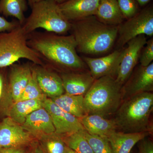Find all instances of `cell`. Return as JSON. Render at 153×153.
I'll list each match as a JSON object with an SVG mask.
<instances>
[{
    "label": "cell",
    "mask_w": 153,
    "mask_h": 153,
    "mask_svg": "<svg viewBox=\"0 0 153 153\" xmlns=\"http://www.w3.org/2000/svg\"><path fill=\"white\" fill-rule=\"evenodd\" d=\"M32 65L28 62L23 64H15L10 67L8 80L10 92L15 102L22 95L32 75Z\"/></svg>",
    "instance_id": "obj_17"
},
{
    "label": "cell",
    "mask_w": 153,
    "mask_h": 153,
    "mask_svg": "<svg viewBox=\"0 0 153 153\" xmlns=\"http://www.w3.org/2000/svg\"><path fill=\"white\" fill-rule=\"evenodd\" d=\"M81 132L90 145L94 153H113L112 149L106 137L91 134L85 130Z\"/></svg>",
    "instance_id": "obj_27"
},
{
    "label": "cell",
    "mask_w": 153,
    "mask_h": 153,
    "mask_svg": "<svg viewBox=\"0 0 153 153\" xmlns=\"http://www.w3.org/2000/svg\"><path fill=\"white\" fill-rule=\"evenodd\" d=\"M140 65L147 66L152 63L153 60V38L147 41L142 49L139 58Z\"/></svg>",
    "instance_id": "obj_30"
},
{
    "label": "cell",
    "mask_w": 153,
    "mask_h": 153,
    "mask_svg": "<svg viewBox=\"0 0 153 153\" xmlns=\"http://www.w3.org/2000/svg\"><path fill=\"white\" fill-rule=\"evenodd\" d=\"M0 153H25L23 148H1Z\"/></svg>",
    "instance_id": "obj_33"
},
{
    "label": "cell",
    "mask_w": 153,
    "mask_h": 153,
    "mask_svg": "<svg viewBox=\"0 0 153 153\" xmlns=\"http://www.w3.org/2000/svg\"><path fill=\"white\" fill-rule=\"evenodd\" d=\"M27 40L21 24L10 32L0 33V68H7L21 59L44 65L39 55L28 46Z\"/></svg>",
    "instance_id": "obj_6"
},
{
    "label": "cell",
    "mask_w": 153,
    "mask_h": 153,
    "mask_svg": "<svg viewBox=\"0 0 153 153\" xmlns=\"http://www.w3.org/2000/svg\"><path fill=\"white\" fill-rule=\"evenodd\" d=\"M130 153H131L130 152Z\"/></svg>",
    "instance_id": "obj_39"
},
{
    "label": "cell",
    "mask_w": 153,
    "mask_h": 153,
    "mask_svg": "<svg viewBox=\"0 0 153 153\" xmlns=\"http://www.w3.org/2000/svg\"><path fill=\"white\" fill-rule=\"evenodd\" d=\"M20 24L17 20L10 22L4 16H0V33L8 32L13 30Z\"/></svg>",
    "instance_id": "obj_31"
},
{
    "label": "cell",
    "mask_w": 153,
    "mask_h": 153,
    "mask_svg": "<svg viewBox=\"0 0 153 153\" xmlns=\"http://www.w3.org/2000/svg\"><path fill=\"white\" fill-rule=\"evenodd\" d=\"M22 126L25 131L39 140L46 136L55 133L52 118L47 110L43 107L28 115Z\"/></svg>",
    "instance_id": "obj_13"
},
{
    "label": "cell",
    "mask_w": 153,
    "mask_h": 153,
    "mask_svg": "<svg viewBox=\"0 0 153 153\" xmlns=\"http://www.w3.org/2000/svg\"><path fill=\"white\" fill-rule=\"evenodd\" d=\"M153 35V7H145L119 26L117 45L119 49L140 35Z\"/></svg>",
    "instance_id": "obj_7"
},
{
    "label": "cell",
    "mask_w": 153,
    "mask_h": 153,
    "mask_svg": "<svg viewBox=\"0 0 153 153\" xmlns=\"http://www.w3.org/2000/svg\"><path fill=\"white\" fill-rule=\"evenodd\" d=\"M140 7H143L148 4L151 0H136Z\"/></svg>",
    "instance_id": "obj_34"
},
{
    "label": "cell",
    "mask_w": 153,
    "mask_h": 153,
    "mask_svg": "<svg viewBox=\"0 0 153 153\" xmlns=\"http://www.w3.org/2000/svg\"><path fill=\"white\" fill-rule=\"evenodd\" d=\"M32 136L9 117L0 123V149L23 148L32 142Z\"/></svg>",
    "instance_id": "obj_11"
},
{
    "label": "cell",
    "mask_w": 153,
    "mask_h": 153,
    "mask_svg": "<svg viewBox=\"0 0 153 153\" xmlns=\"http://www.w3.org/2000/svg\"><path fill=\"white\" fill-rule=\"evenodd\" d=\"M5 68H0V114L3 112L7 113L8 95H11L8 77L5 73Z\"/></svg>",
    "instance_id": "obj_28"
},
{
    "label": "cell",
    "mask_w": 153,
    "mask_h": 153,
    "mask_svg": "<svg viewBox=\"0 0 153 153\" xmlns=\"http://www.w3.org/2000/svg\"><path fill=\"white\" fill-rule=\"evenodd\" d=\"M60 76L64 91L71 95H85L95 80L90 71L64 72Z\"/></svg>",
    "instance_id": "obj_16"
},
{
    "label": "cell",
    "mask_w": 153,
    "mask_h": 153,
    "mask_svg": "<svg viewBox=\"0 0 153 153\" xmlns=\"http://www.w3.org/2000/svg\"><path fill=\"white\" fill-rule=\"evenodd\" d=\"M153 63L147 66L140 65L122 87V101L146 92H153Z\"/></svg>",
    "instance_id": "obj_9"
},
{
    "label": "cell",
    "mask_w": 153,
    "mask_h": 153,
    "mask_svg": "<svg viewBox=\"0 0 153 153\" xmlns=\"http://www.w3.org/2000/svg\"><path fill=\"white\" fill-rule=\"evenodd\" d=\"M117 1L124 19H130L140 11L136 0H117Z\"/></svg>",
    "instance_id": "obj_29"
},
{
    "label": "cell",
    "mask_w": 153,
    "mask_h": 153,
    "mask_svg": "<svg viewBox=\"0 0 153 153\" xmlns=\"http://www.w3.org/2000/svg\"><path fill=\"white\" fill-rule=\"evenodd\" d=\"M122 87L113 76H105L95 79L84 96L86 114L106 117L114 114L122 102Z\"/></svg>",
    "instance_id": "obj_4"
},
{
    "label": "cell",
    "mask_w": 153,
    "mask_h": 153,
    "mask_svg": "<svg viewBox=\"0 0 153 153\" xmlns=\"http://www.w3.org/2000/svg\"><path fill=\"white\" fill-rule=\"evenodd\" d=\"M52 100L61 109L78 119L86 115L83 95H71L66 93Z\"/></svg>",
    "instance_id": "obj_21"
},
{
    "label": "cell",
    "mask_w": 153,
    "mask_h": 153,
    "mask_svg": "<svg viewBox=\"0 0 153 153\" xmlns=\"http://www.w3.org/2000/svg\"><path fill=\"white\" fill-rule=\"evenodd\" d=\"M27 45L44 63L66 71H83L85 64L77 54L72 34L60 35L51 32L34 31L27 35Z\"/></svg>",
    "instance_id": "obj_1"
},
{
    "label": "cell",
    "mask_w": 153,
    "mask_h": 153,
    "mask_svg": "<svg viewBox=\"0 0 153 153\" xmlns=\"http://www.w3.org/2000/svg\"><path fill=\"white\" fill-rule=\"evenodd\" d=\"M148 132L125 133L116 131L109 135V142L113 153H130L137 143L148 136Z\"/></svg>",
    "instance_id": "obj_19"
},
{
    "label": "cell",
    "mask_w": 153,
    "mask_h": 153,
    "mask_svg": "<svg viewBox=\"0 0 153 153\" xmlns=\"http://www.w3.org/2000/svg\"><path fill=\"white\" fill-rule=\"evenodd\" d=\"M145 35H141L128 42V46L123 50V55L116 80L122 85L131 75L139 60L142 49L147 42Z\"/></svg>",
    "instance_id": "obj_10"
},
{
    "label": "cell",
    "mask_w": 153,
    "mask_h": 153,
    "mask_svg": "<svg viewBox=\"0 0 153 153\" xmlns=\"http://www.w3.org/2000/svg\"><path fill=\"white\" fill-rule=\"evenodd\" d=\"M45 153H64L66 145L60 135L54 133L39 139Z\"/></svg>",
    "instance_id": "obj_25"
},
{
    "label": "cell",
    "mask_w": 153,
    "mask_h": 153,
    "mask_svg": "<svg viewBox=\"0 0 153 153\" xmlns=\"http://www.w3.org/2000/svg\"><path fill=\"white\" fill-rule=\"evenodd\" d=\"M54 1H55L57 4H60L66 1H67V0H54Z\"/></svg>",
    "instance_id": "obj_38"
},
{
    "label": "cell",
    "mask_w": 153,
    "mask_h": 153,
    "mask_svg": "<svg viewBox=\"0 0 153 153\" xmlns=\"http://www.w3.org/2000/svg\"><path fill=\"white\" fill-rule=\"evenodd\" d=\"M71 25L76 51L85 55L107 53L117 39L119 26L105 25L95 16L71 22Z\"/></svg>",
    "instance_id": "obj_2"
},
{
    "label": "cell",
    "mask_w": 153,
    "mask_h": 153,
    "mask_svg": "<svg viewBox=\"0 0 153 153\" xmlns=\"http://www.w3.org/2000/svg\"><path fill=\"white\" fill-rule=\"evenodd\" d=\"M43 107L52 118L55 134L64 135L85 130L79 119L61 109L51 99L44 100Z\"/></svg>",
    "instance_id": "obj_8"
},
{
    "label": "cell",
    "mask_w": 153,
    "mask_h": 153,
    "mask_svg": "<svg viewBox=\"0 0 153 153\" xmlns=\"http://www.w3.org/2000/svg\"><path fill=\"white\" fill-rule=\"evenodd\" d=\"M27 9V0H0V14L15 18L22 25L26 19L25 14Z\"/></svg>",
    "instance_id": "obj_23"
},
{
    "label": "cell",
    "mask_w": 153,
    "mask_h": 153,
    "mask_svg": "<svg viewBox=\"0 0 153 153\" xmlns=\"http://www.w3.org/2000/svg\"><path fill=\"white\" fill-rule=\"evenodd\" d=\"M79 120L85 131L91 134L107 138L117 130L113 119L100 115L86 114Z\"/></svg>",
    "instance_id": "obj_18"
},
{
    "label": "cell",
    "mask_w": 153,
    "mask_h": 153,
    "mask_svg": "<svg viewBox=\"0 0 153 153\" xmlns=\"http://www.w3.org/2000/svg\"><path fill=\"white\" fill-rule=\"evenodd\" d=\"M31 8V13L22 25L27 35L38 29L60 35H66L71 30V22L63 16L54 0H43Z\"/></svg>",
    "instance_id": "obj_5"
},
{
    "label": "cell",
    "mask_w": 153,
    "mask_h": 153,
    "mask_svg": "<svg viewBox=\"0 0 153 153\" xmlns=\"http://www.w3.org/2000/svg\"><path fill=\"white\" fill-rule=\"evenodd\" d=\"M44 100L34 99L16 102L9 108L7 114L14 121L22 125L33 111L43 107Z\"/></svg>",
    "instance_id": "obj_22"
},
{
    "label": "cell",
    "mask_w": 153,
    "mask_h": 153,
    "mask_svg": "<svg viewBox=\"0 0 153 153\" xmlns=\"http://www.w3.org/2000/svg\"><path fill=\"white\" fill-rule=\"evenodd\" d=\"M27 1L29 5H30V7H31L34 4L39 2L41 1H43V0H27Z\"/></svg>",
    "instance_id": "obj_36"
},
{
    "label": "cell",
    "mask_w": 153,
    "mask_h": 153,
    "mask_svg": "<svg viewBox=\"0 0 153 153\" xmlns=\"http://www.w3.org/2000/svg\"><path fill=\"white\" fill-rule=\"evenodd\" d=\"M139 153H153V143L146 137L138 142Z\"/></svg>",
    "instance_id": "obj_32"
},
{
    "label": "cell",
    "mask_w": 153,
    "mask_h": 153,
    "mask_svg": "<svg viewBox=\"0 0 153 153\" xmlns=\"http://www.w3.org/2000/svg\"><path fill=\"white\" fill-rule=\"evenodd\" d=\"M153 109V92H144L123 100L113 120L120 131L150 134L153 130L150 119Z\"/></svg>",
    "instance_id": "obj_3"
},
{
    "label": "cell",
    "mask_w": 153,
    "mask_h": 153,
    "mask_svg": "<svg viewBox=\"0 0 153 153\" xmlns=\"http://www.w3.org/2000/svg\"><path fill=\"white\" fill-rule=\"evenodd\" d=\"M32 75L27 85L17 102L34 99L44 100L46 99L38 85L35 72L32 68Z\"/></svg>",
    "instance_id": "obj_26"
},
{
    "label": "cell",
    "mask_w": 153,
    "mask_h": 153,
    "mask_svg": "<svg viewBox=\"0 0 153 153\" xmlns=\"http://www.w3.org/2000/svg\"><path fill=\"white\" fill-rule=\"evenodd\" d=\"M33 64L32 68L36 74L39 87L45 95L53 98L64 94L65 91L60 75L44 65Z\"/></svg>",
    "instance_id": "obj_14"
},
{
    "label": "cell",
    "mask_w": 153,
    "mask_h": 153,
    "mask_svg": "<svg viewBox=\"0 0 153 153\" xmlns=\"http://www.w3.org/2000/svg\"><path fill=\"white\" fill-rule=\"evenodd\" d=\"M124 49H119L104 57H81L94 79L105 76L116 77L123 55Z\"/></svg>",
    "instance_id": "obj_12"
},
{
    "label": "cell",
    "mask_w": 153,
    "mask_h": 153,
    "mask_svg": "<svg viewBox=\"0 0 153 153\" xmlns=\"http://www.w3.org/2000/svg\"><path fill=\"white\" fill-rule=\"evenodd\" d=\"M95 16L102 23L109 26H119L124 19L117 0H100Z\"/></svg>",
    "instance_id": "obj_20"
},
{
    "label": "cell",
    "mask_w": 153,
    "mask_h": 153,
    "mask_svg": "<svg viewBox=\"0 0 153 153\" xmlns=\"http://www.w3.org/2000/svg\"><path fill=\"white\" fill-rule=\"evenodd\" d=\"M100 0H67L59 4L60 10L69 22L95 16Z\"/></svg>",
    "instance_id": "obj_15"
},
{
    "label": "cell",
    "mask_w": 153,
    "mask_h": 153,
    "mask_svg": "<svg viewBox=\"0 0 153 153\" xmlns=\"http://www.w3.org/2000/svg\"><path fill=\"white\" fill-rule=\"evenodd\" d=\"M77 153L76 152L71 149L70 148L66 146V150H65V153Z\"/></svg>",
    "instance_id": "obj_37"
},
{
    "label": "cell",
    "mask_w": 153,
    "mask_h": 153,
    "mask_svg": "<svg viewBox=\"0 0 153 153\" xmlns=\"http://www.w3.org/2000/svg\"><path fill=\"white\" fill-rule=\"evenodd\" d=\"M60 136L66 146L76 152L94 153L81 131L70 134Z\"/></svg>",
    "instance_id": "obj_24"
},
{
    "label": "cell",
    "mask_w": 153,
    "mask_h": 153,
    "mask_svg": "<svg viewBox=\"0 0 153 153\" xmlns=\"http://www.w3.org/2000/svg\"><path fill=\"white\" fill-rule=\"evenodd\" d=\"M34 153H45L41 145H36L34 148Z\"/></svg>",
    "instance_id": "obj_35"
}]
</instances>
